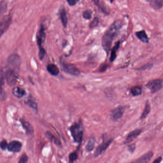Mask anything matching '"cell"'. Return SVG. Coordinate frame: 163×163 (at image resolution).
Segmentation results:
<instances>
[{
    "label": "cell",
    "mask_w": 163,
    "mask_h": 163,
    "mask_svg": "<svg viewBox=\"0 0 163 163\" xmlns=\"http://www.w3.org/2000/svg\"><path fill=\"white\" fill-rule=\"evenodd\" d=\"M123 25L120 20L115 21L105 32L102 39V45L104 49L108 53L111 49L114 39L119 35L120 30Z\"/></svg>",
    "instance_id": "cell-1"
},
{
    "label": "cell",
    "mask_w": 163,
    "mask_h": 163,
    "mask_svg": "<svg viewBox=\"0 0 163 163\" xmlns=\"http://www.w3.org/2000/svg\"><path fill=\"white\" fill-rule=\"evenodd\" d=\"M71 134L73 138L74 141L76 142H81L83 138L84 127L82 121L74 123L69 129Z\"/></svg>",
    "instance_id": "cell-2"
},
{
    "label": "cell",
    "mask_w": 163,
    "mask_h": 163,
    "mask_svg": "<svg viewBox=\"0 0 163 163\" xmlns=\"http://www.w3.org/2000/svg\"><path fill=\"white\" fill-rule=\"evenodd\" d=\"M21 64V58L16 54H12L7 59L6 68L19 73Z\"/></svg>",
    "instance_id": "cell-3"
},
{
    "label": "cell",
    "mask_w": 163,
    "mask_h": 163,
    "mask_svg": "<svg viewBox=\"0 0 163 163\" xmlns=\"http://www.w3.org/2000/svg\"><path fill=\"white\" fill-rule=\"evenodd\" d=\"M45 31L44 25L42 24L36 35V41L39 48L38 55L41 58H44L46 54V51L43 47V44L46 40V35Z\"/></svg>",
    "instance_id": "cell-4"
},
{
    "label": "cell",
    "mask_w": 163,
    "mask_h": 163,
    "mask_svg": "<svg viewBox=\"0 0 163 163\" xmlns=\"http://www.w3.org/2000/svg\"><path fill=\"white\" fill-rule=\"evenodd\" d=\"M4 72L5 79L7 84L10 86H14L16 83L19 74L6 68Z\"/></svg>",
    "instance_id": "cell-5"
},
{
    "label": "cell",
    "mask_w": 163,
    "mask_h": 163,
    "mask_svg": "<svg viewBox=\"0 0 163 163\" xmlns=\"http://www.w3.org/2000/svg\"><path fill=\"white\" fill-rule=\"evenodd\" d=\"M12 22V16L7 15L4 16L1 21L0 25V34L1 36L5 33V32L8 29Z\"/></svg>",
    "instance_id": "cell-6"
},
{
    "label": "cell",
    "mask_w": 163,
    "mask_h": 163,
    "mask_svg": "<svg viewBox=\"0 0 163 163\" xmlns=\"http://www.w3.org/2000/svg\"><path fill=\"white\" fill-rule=\"evenodd\" d=\"M62 66L64 71L66 73L75 76H79L80 74V71L73 64L62 63Z\"/></svg>",
    "instance_id": "cell-7"
},
{
    "label": "cell",
    "mask_w": 163,
    "mask_h": 163,
    "mask_svg": "<svg viewBox=\"0 0 163 163\" xmlns=\"http://www.w3.org/2000/svg\"><path fill=\"white\" fill-rule=\"evenodd\" d=\"M146 87L150 90L152 93H155L162 88V80L159 79L151 80L146 85Z\"/></svg>",
    "instance_id": "cell-8"
},
{
    "label": "cell",
    "mask_w": 163,
    "mask_h": 163,
    "mask_svg": "<svg viewBox=\"0 0 163 163\" xmlns=\"http://www.w3.org/2000/svg\"><path fill=\"white\" fill-rule=\"evenodd\" d=\"M112 141H113V139H110L106 142H103L100 145H99L94 152V157L97 158L103 153L108 148V147H109Z\"/></svg>",
    "instance_id": "cell-9"
},
{
    "label": "cell",
    "mask_w": 163,
    "mask_h": 163,
    "mask_svg": "<svg viewBox=\"0 0 163 163\" xmlns=\"http://www.w3.org/2000/svg\"><path fill=\"white\" fill-rule=\"evenodd\" d=\"M125 108L123 106L118 107L112 110L111 112V118L113 121H116L120 119L123 115Z\"/></svg>",
    "instance_id": "cell-10"
},
{
    "label": "cell",
    "mask_w": 163,
    "mask_h": 163,
    "mask_svg": "<svg viewBox=\"0 0 163 163\" xmlns=\"http://www.w3.org/2000/svg\"><path fill=\"white\" fill-rule=\"evenodd\" d=\"M92 1L102 13L105 15L109 14L110 9L103 1L101 0H92Z\"/></svg>",
    "instance_id": "cell-11"
},
{
    "label": "cell",
    "mask_w": 163,
    "mask_h": 163,
    "mask_svg": "<svg viewBox=\"0 0 163 163\" xmlns=\"http://www.w3.org/2000/svg\"><path fill=\"white\" fill-rule=\"evenodd\" d=\"M22 144L18 141H13L9 143L7 149L10 152L18 153L21 150Z\"/></svg>",
    "instance_id": "cell-12"
},
{
    "label": "cell",
    "mask_w": 163,
    "mask_h": 163,
    "mask_svg": "<svg viewBox=\"0 0 163 163\" xmlns=\"http://www.w3.org/2000/svg\"><path fill=\"white\" fill-rule=\"evenodd\" d=\"M142 129H137L130 132L128 135L125 140V144H129L134 141L136 138H137L141 133H142Z\"/></svg>",
    "instance_id": "cell-13"
},
{
    "label": "cell",
    "mask_w": 163,
    "mask_h": 163,
    "mask_svg": "<svg viewBox=\"0 0 163 163\" xmlns=\"http://www.w3.org/2000/svg\"><path fill=\"white\" fill-rule=\"evenodd\" d=\"M153 156V153L152 151L147 153L136 160L134 162L137 163H147L149 162Z\"/></svg>",
    "instance_id": "cell-14"
},
{
    "label": "cell",
    "mask_w": 163,
    "mask_h": 163,
    "mask_svg": "<svg viewBox=\"0 0 163 163\" xmlns=\"http://www.w3.org/2000/svg\"><path fill=\"white\" fill-rule=\"evenodd\" d=\"M24 102L26 105L33 109L35 111H38V104L36 101L35 98L31 96H29L26 98L24 101Z\"/></svg>",
    "instance_id": "cell-15"
},
{
    "label": "cell",
    "mask_w": 163,
    "mask_h": 163,
    "mask_svg": "<svg viewBox=\"0 0 163 163\" xmlns=\"http://www.w3.org/2000/svg\"><path fill=\"white\" fill-rule=\"evenodd\" d=\"M152 8L155 10H159L163 7V0H147Z\"/></svg>",
    "instance_id": "cell-16"
},
{
    "label": "cell",
    "mask_w": 163,
    "mask_h": 163,
    "mask_svg": "<svg viewBox=\"0 0 163 163\" xmlns=\"http://www.w3.org/2000/svg\"><path fill=\"white\" fill-rule=\"evenodd\" d=\"M59 15L63 25L64 27H66L68 24V18L66 16V12L64 7H61L60 8L59 10Z\"/></svg>",
    "instance_id": "cell-17"
},
{
    "label": "cell",
    "mask_w": 163,
    "mask_h": 163,
    "mask_svg": "<svg viewBox=\"0 0 163 163\" xmlns=\"http://www.w3.org/2000/svg\"><path fill=\"white\" fill-rule=\"evenodd\" d=\"M12 93L15 97L18 98H21L26 95L25 90L19 87H14L12 90Z\"/></svg>",
    "instance_id": "cell-18"
},
{
    "label": "cell",
    "mask_w": 163,
    "mask_h": 163,
    "mask_svg": "<svg viewBox=\"0 0 163 163\" xmlns=\"http://www.w3.org/2000/svg\"><path fill=\"white\" fill-rule=\"evenodd\" d=\"M136 36L141 41L144 43L149 42V38L145 30H141L136 32Z\"/></svg>",
    "instance_id": "cell-19"
},
{
    "label": "cell",
    "mask_w": 163,
    "mask_h": 163,
    "mask_svg": "<svg viewBox=\"0 0 163 163\" xmlns=\"http://www.w3.org/2000/svg\"><path fill=\"white\" fill-rule=\"evenodd\" d=\"M47 68L48 72L52 76H58L60 73V69L58 67L54 64H50L47 65Z\"/></svg>",
    "instance_id": "cell-20"
},
{
    "label": "cell",
    "mask_w": 163,
    "mask_h": 163,
    "mask_svg": "<svg viewBox=\"0 0 163 163\" xmlns=\"http://www.w3.org/2000/svg\"><path fill=\"white\" fill-rule=\"evenodd\" d=\"M21 124L23 127L25 129L26 132L28 134H32L34 133L33 128L32 126L28 122L22 120H21Z\"/></svg>",
    "instance_id": "cell-21"
},
{
    "label": "cell",
    "mask_w": 163,
    "mask_h": 163,
    "mask_svg": "<svg viewBox=\"0 0 163 163\" xmlns=\"http://www.w3.org/2000/svg\"><path fill=\"white\" fill-rule=\"evenodd\" d=\"M120 42H117L112 49L111 56H110V60L111 62H113L116 59L117 52L118 50L120 47Z\"/></svg>",
    "instance_id": "cell-22"
},
{
    "label": "cell",
    "mask_w": 163,
    "mask_h": 163,
    "mask_svg": "<svg viewBox=\"0 0 163 163\" xmlns=\"http://www.w3.org/2000/svg\"><path fill=\"white\" fill-rule=\"evenodd\" d=\"M95 142L96 140L95 138L93 137H90L85 147L86 151L87 152H90L94 149Z\"/></svg>",
    "instance_id": "cell-23"
},
{
    "label": "cell",
    "mask_w": 163,
    "mask_h": 163,
    "mask_svg": "<svg viewBox=\"0 0 163 163\" xmlns=\"http://www.w3.org/2000/svg\"><path fill=\"white\" fill-rule=\"evenodd\" d=\"M151 111V107L148 101H147L146 104L145 105V107L144 109V111L142 112V114L141 115L140 117V119L142 120V119H145L147 116H148V114H149Z\"/></svg>",
    "instance_id": "cell-24"
},
{
    "label": "cell",
    "mask_w": 163,
    "mask_h": 163,
    "mask_svg": "<svg viewBox=\"0 0 163 163\" xmlns=\"http://www.w3.org/2000/svg\"><path fill=\"white\" fill-rule=\"evenodd\" d=\"M131 93L133 96H138L141 95L142 93V89L140 86H135L131 88Z\"/></svg>",
    "instance_id": "cell-25"
},
{
    "label": "cell",
    "mask_w": 163,
    "mask_h": 163,
    "mask_svg": "<svg viewBox=\"0 0 163 163\" xmlns=\"http://www.w3.org/2000/svg\"><path fill=\"white\" fill-rule=\"evenodd\" d=\"M45 134H46V137H47L49 140V141H54L55 144H56L57 145H58V146H60L61 145V142H60V140L58 139L57 138H55L50 132L47 131V132Z\"/></svg>",
    "instance_id": "cell-26"
},
{
    "label": "cell",
    "mask_w": 163,
    "mask_h": 163,
    "mask_svg": "<svg viewBox=\"0 0 163 163\" xmlns=\"http://www.w3.org/2000/svg\"><path fill=\"white\" fill-rule=\"evenodd\" d=\"M77 158H78V155H77V152L76 151L72 152L69 155V162L72 163V162H74L77 159Z\"/></svg>",
    "instance_id": "cell-27"
},
{
    "label": "cell",
    "mask_w": 163,
    "mask_h": 163,
    "mask_svg": "<svg viewBox=\"0 0 163 163\" xmlns=\"http://www.w3.org/2000/svg\"><path fill=\"white\" fill-rule=\"evenodd\" d=\"M92 14V11L90 10H87L85 11L82 14L83 18L85 19L89 20L91 19V16Z\"/></svg>",
    "instance_id": "cell-28"
},
{
    "label": "cell",
    "mask_w": 163,
    "mask_h": 163,
    "mask_svg": "<svg viewBox=\"0 0 163 163\" xmlns=\"http://www.w3.org/2000/svg\"><path fill=\"white\" fill-rule=\"evenodd\" d=\"M99 23V20L98 17H95L92 21L90 23V27L91 28H93L98 26Z\"/></svg>",
    "instance_id": "cell-29"
},
{
    "label": "cell",
    "mask_w": 163,
    "mask_h": 163,
    "mask_svg": "<svg viewBox=\"0 0 163 163\" xmlns=\"http://www.w3.org/2000/svg\"><path fill=\"white\" fill-rule=\"evenodd\" d=\"M28 161V157L25 153H23L20 158L19 161H18L19 163H25Z\"/></svg>",
    "instance_id": "cell-30"
},
{
    "label": "cell",
    "mask_w": 163,
    "mask_h": 163,
    "mask_svg": "<svg viewBox=\"0 0 163 163\" xmlns=\"http://www.w3.org/2000/svg\"><path fill=\"white\" fill-rule=\"evenodd\" d=\"M7 8V4L4 1H2L1 3V13L3 14Z\"/></svg>",
    "instance_id": "cell-31"
},
{
    "label": "cell",
    "mask_w": 163,
    "mask_h": 163,
    "mask_svg": "<svg viewBox=\"0 0 163 163\" xmlns=\"http://www.w3.org/2000/svg\"><path fill=\"white\" fill-rule=\"evenodd\" d=\"M8 145V144L6 140H3V141H1V144H0L1 148L3 150H5L6 148H7Z\"/></svg>",
    "instance_id": "cell-32"
},
{
    "label": "cell",
    "mask_w": 163,
    "mask_h": 163,
    "mask_svg": "<svg viewBox=\"0 0 163 163\" xmlns=\"http://www.w3.org/2000/svg\"><path fill=\"white\" fill-rule=\"evenodd\" d=\"M7 95L5 91L3 90V88L1 87V101H4L6 99Z\"/></svg>",
    "instance_id": "cell-33"
},
{
    "label": "cell",
    "mask_w": 163,
    "mask_h": 163,
    "mask_svg": "<svg viewBox=\"0 0 163 163\" xmlns=\"http://www.w3.org/2000/svg\"><path fill=\"white\" fill-rule=\"evenodd\" d=\"M79 1V0H66V1L69 5L74 6L77 4Z\"/></svg>",
    "instance_id": "cell-34"
},
{
    "label": "cell",
    "mask_w": 163,
    "mask_h": 163,
    "mask_svg": "<svg viewBox=\"0 0 163 163\" xmlns=\"http://www.w3.org/2000/svg\"><path fill=\"white\" fill-rule=\"evenodd\" d=\"M107 68H108V65L107 64H103L99 68V71L101 72H104L106 70Z\"/></svg>",
    "instance_id": "cell-35"
},
{
    "label": "cell",
    "mask_w": 163,
    "mask_h": 163,
    "mask_svg": "<svg viewBox=\"0 0 163 163\" xmlns=\"http://www.w3.org/2000/svg\"><path fill=\"white\" fill-rule=\"evenodd\" d=\"M152 66V65L151 64H147V65H145L144 66L141 67L140 68H139V71H145L146 69H148L149 68H150Z\"/></svg>",
    "instance_id": "cell-36"
},
{
    "label": "cell",
    "mask_w": 163,
    "mask_h": 163,
    "mask_svg": "<svg viewBox=\"0 0 163 163\" xmlns=\"http://www.w3.org/2000/svg\"><path fill=\"white\" fill-rule=\"evenodd\" d=\"M135 149H136V145L134 144L131 145L129 147V150L131 152H134Z\"/></svg>",
    "instance_id": "cell-37"
},
{
    "label": "cell",
    "mask_w": 163,
    "mask_h": 163,
    "mask_svg": "<svg viewBox=\"0 0 163 163\" xmlns=\"http://www.w3.org/2000/svg\"><path fill=\"white\" fill-rule=\"evenodd\" d=\"M162 158L161 157H159L158 158H156L155 160L154 161H153V163H159L161 162V161H162Z\"/></svg>",
    "instance_id": "cell-38"
},
{
    "label": "cell",
    "mask_w": 163,
    "mask_h": 163,
    "mask_svg": "<svg viewBox=\"0 0 163 163\" xmlns=\"http://www.w3.org/2000/svg\"><path fill=\"white\" fill-rule=\"evenodd\" d=\"M110 1V2H111V3H112L113 2V1H114V0H109Z\"/></svg>",
    "instance_id": "cell-39"
}]
</instances>
